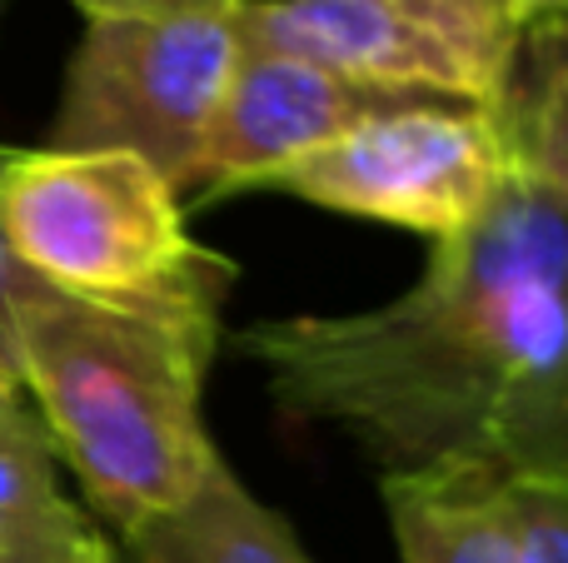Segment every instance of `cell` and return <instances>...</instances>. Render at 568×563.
I'll return each instance as SVG.
<instances>
[{"instance_id":"11","label":"cell","mask_w":568,"mask_h":563,"mask_svg":"<svg viewBox=\"0 0 568 563\" xmlns=\"http://www.w3.org/2000/svg\"><path fill=\"white\" fill-rule=\"evenodd\" d=\"M489 115L514 175L568 209V16L524 20L504 95Z\"/></svg>"},{"instance_id":"15","label":"cell","mask_w":568,"mask_h":563,"mask_svg":"<svg viewBox=\"0 0 568 563\" xmlns=\"http://www.w3.org/2000/svg\"><path fill=\"white\" fill-rule=\"evenodd\" d=\"M544 479L568 484V365H564V385H559V409H554V439H549V459L539 469Z\"/></svg>"},{"instance_id":"4","label":"cell","mask_w":568,"mask_h":563,"mask_svg":"<svg viewBox=\"0 0 568 563\" xmlns=\"http://www.w3.org/2000/svg\"><path fill=\"white\" fill-rule=\"evenodd\" d=\"M240 6L180 16H100L65 65L50 150H125L190 195L210 125L230 90L245 25Z\"/></svg>"},{"instance_id":"5","label":"cell","mask_w":568,"mask_h":563,"mask_svg":"<svg viewBox=\"0 0 568 563\" xmlns=\"http://www.w3.org/2000/svg\"><path fill=\"white\" fill-rule=\"evenodd\" d=\"M509 175L504 135L489 110L404 100L270 170L250 185V195L270 190L314 209L449 239L479 225Z\"/></svg>"},{"instance_id":"3","label":"cell","mask_w":568,"mask_h":563,"mask_svg":"<svg viewBox=\"0 0 568 563\" xmlns=\"http://www.w3.org/2000/svg\"><path fill=\"white\" fill-rule=\"evenodd\" d=\"M0 235L26 275L105 305L230 295L235 285V265L190 239L170 180L125 150H10Z\"/></svg>"},{"instance_id":"8","label":"cell","mask_w":568,"mask_h":563,"mask_svg":"<svg viewBox=\"0 0 568 563\" xmlns=\"http://www.w3.org/2000/svg\"><path fill=\"white\" fill-rule=\"evenodd\" d=\"M110 539L65 499L20 379L0 375V563H95Z\"/></svg>"},{"instance_id":"16","label":"cell","mask_w":568,"mask_h":563,"mask_svg":"<svg viewBox=\"0 0 568 563\" xmlns=\"http://www.w3.org/2000/svg\"><path fill=\"white\" fill-rule=\"evenodd\" d=\"M519 20H544V16H568V0H509Z\"/></svg>"},{"instance_id":"7","label":"cell","mask_w":568,"mask_h":563,"mask_svg":"<svg viewBox=\"0 0 568 563\" xmlns=\"http://www.w3.org/2000/svg\"><path fill=\"white\" fill-rule=\"evenodd\" d=\"M389 105H404V95L364 90L310 60L245 45L225 100H220V115L210 125L205 155H200V205L250 195V185L265 180L270 170L310 155L339 130Z\"/></svg>"},{"instance_id":"14","label":"cell","mask_w":568,"mask_h":563,"mask_svg":"<svg viewBox=\"0 0 568 563\" xmlns=\"http://www.w3.org/2000/svg\"><path fill=\"white\" fill-rule=\"evenodd\" d=\"M75 10H85V20L100 16H180V10H210L230 6V0H70Z\"/></svg>"},{"instance_id":"13","label":"cell","mask_w":568,"mask_h":563,"mask_svg":"<svg viewBox=\"0 0 568 563\" xmlns=\"http://www.w3.org/2000/svg\"><path fill=\"white\" fill-rule=\"evenodd\" d=\"M6 160H10V145H0V170H6ZM26 269H20V259L10 255V245H6V235H0V375H10V379H20L16 375V299H20V289H26Z\"/></svg>"},{"instance_id":"2","label":"cell","mask_w":568,"mask_h":563,"mask_svg":"<svg viewBox=\"0 0 568 563\" xmlns=\"http://www.w3.org/2000/svg\"><path fill=\"white\" fill-rule=\"evenodd\" d=\"M225 295L105 305L30 275L16 299V375L55 459L120 539L200 489L215 444L200 419L225 339Z\"/></svg>"},{"instance_id":"12","label":"cell","mask_w":568,"mask_h":563,"mask_svg":"<svg viewBox=\"0 0 568 563\" xmlns=\"http://www.w3.org/2000/svg\"><path fill=\"white\" fill-rule=\"evenodd\" d=\"M499 514L519 563H568V484L544 474H499Z\"/></svg>"},{"instance_id":"6","label":"cell","mask_w":568,"mask_h":563,"mask_svg":"<svg viewBox=\"0 0 568 563\" xmlns=\"http://www.w3.org/2000/svg\"><path fill=\"white\" fill-rule=\"evenodd\" d=\"M245 45L404 100L494 110L524 20L509 0H245Z\"/></svg>"},{"instance_id":"9","label":"cell","mask_w":568,"mask_h":563,"mask_svg":"<svg viewBox=\"0 0 568 563\" xmlns=\"http://www.w3.org/2000/svg\"><path fill=\"white\" fill-rule=\"evenodd\" d=\"M125 563H310L294 529L260 504L225 459L210 464L200 489L170 514L120 539Z\"/></svg>"},{"instance_id":"1","label":"cell","mask_w":568,"mask_h":563,"mask_svg":"<svg viewBox=\"0 0 568 563\" xmlns=\"http://www.w3.org/2000/svg\"><path fill=\"white\" fill-rule=\"evenodd\" d=\"M230 345L290 424L334 429L379 474H539L568 365V209L509 175L389 305L265 319Z\"/></svg>"},{"instance_id":"17","label":"cell","mask_w":568,"mask_h":563,"mask_svg":"<svg viewBox=\"0 0 568 563\" xmlns=\"http://www.w3.org/2000/svg\"><path fill=\"white\" fill-rule=\"evenodd\" d=\"M95 563H125V559H120V549H115V544H105V554H100Z\"/></svg>"},{"instance_id":"10","label":"cell","mask_w":568,"mask_h":563,"mask_svg":"<svg viewBox=\"0 0 568 563\" xmlns=\"http://www.w3.org/2000/svg\"><path fill=\"white\" fill-rule=\"evenodd\" d=\"M404 563H519L499 514V469H424L379 474Z\"/></svg>"}]
</instances>
